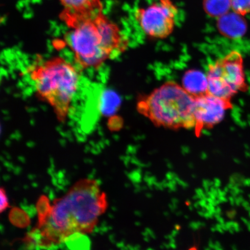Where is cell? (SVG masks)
I'll return each instance as SVG.
<instances>
[{
    "instance_id": "74e56055",
    "label": "cell",
    "mask_w": 250,
    "mask_h": 250,
    "mask_svg": "<svg viewBox=\"0 0 250 250\" xmlns=\"http://www.w3.org/2000/svg\"><path fill=\"white\" fill-rule=\"evenodd\" d=\"M245 209L247 211L250 212V206H249L248 207H247L246 208H245Z\"/></svg>"
},
{
    "instance_id": "836d02e7",
    "label": "cell",
    "mask_w": 250,
    "mask_h": 250,
    "mask_svg": "<svg viewBox=\"0 0 250 250\" xmlns=\"http://www.w3.org/2000/svg\"><path fill=\"white\" fill-rule=\"evenodd\" d=\"M224 191L226 192H229V188H228V187H225L224 188Z\"/></svg>"
},
{
    "instance_id": "5bb4252c",
    "label": "cell",
    "mask_w": 250,
    "mask_h": 250,
    "mask_svg": "<svg viewBox=\"0 0 250 250\" xmlns=\"http://www.w3.org/2000/svg\"><path fill=\"white\" fill-rule=\"evenodd\" d=\"M9 207V203L5 190L0 187V214Z\"/></svg>"
},
{
    "instance_id": "484cf974",
    "label": "cell",
    "mask_w": 250,
    "mask_h": 250,
    "mask_svg": "<svg viewBox=\"0 0 250 250\" xmlns=\"http://www.w3.org/2000/svg\"><path fill=\"white\" fill-rule=\"evenodd\" d=\"M215 187H219L221 185V181L219 179H215Z\"/></svg>"
},
{
    "instance_id": "f546056e",
    "label": "cell",
    "mask_w": 250,
    "mask_h": 250,
    "mask_svg": "<svg viewBox=\"0 0 250 250\" xmlns=\"http://www.w3.org/2000/svg\"><path fill=\"white\" fill-rule=\"evenodd\" d=\"M233 161L237 164H241V162H240V161L239 160V159L234 158L233 159Z\"/></svg>"
},
{
    "instance_id": "9a60e30c",
    "label": "cell",
    "mask_w": 250,
    "mask_h": 250,
    "mask_svg": "<svg viewBox=\"0 0 250 250\" xmlns=\"http://www.w3.org/2000/svg\"><path fill=\"white\" fill-rule=\"evenodd\" d=\"M227 216L229 218H233L236 215V211L233 209V210L227 212Z\"/></svg>"
},
{
    "instance_id": "6da1fadb",
    "label": "cell",
    "mask_w": 250,
    "mask_h": 250,
    "mask_svg": "<svg viewBox=\"0 0 250 250\" xmlns=\"http://www.w3.org/2000/svg\"><path fill=\"white\" fill-rule=\"evenodd\" d=\"M107 196L95 180L77 181L64 196L56 199L44 217L24 237L28 248L51 249L75 236L93 232L108 208Z\"/></svg>"
},
{
    "instance_id": "f35d334b",
    "label": "cell",
    "mask_w": 250,
    "mask_h": 250,
    "mask_svg": "<svg viewBox=\"0 0 250 250\" xmlns=\"http://www.w3.org/2000/svg\"><path fill=\"white\" fill-rule=\"evenodd\" d=\"M247 226H248V230L250 231V223L248 224V225H247Z\"/></svg>"
},
{
    "instance_id": "d6a6232c",
    "label": "cell",
    "mask_w": 250,
    "mask_h": 250,
    "mask_svg": "<svg viewBox=\"0 0 250 250\" xmlns=\"http://www.w3.org/2000/svg\"><path fill=\"white\" fill-rule=\"evenodd\" d=\"M245 156L247 158H250V152L248 151L245 152Z\"/></svg>"
},
{
    "instance_id": "8d00e7d4",
    "label": "cell",
    "mask_w": 250,
    "mask_h": 250,
    "mask_svg": "<svg viewBox=\"0 0 250 250\" xmlns=\"http://www.w3.org/2000/svg\"><path fill=\"white\" fill-rule=\"evenodd\" d=\"M232 249L233 250H237V246L236 245H233L232 246Z\"/></svg>"
},
{
    "instance_id": "3957f363",
    "label": "cell",
    "mask_w": 250,
    "mask_h": 250,
    "mask_svg": "<svg viewBox=\"0 0 250 250\" xmlns=\"http://www.w3.org/2000/svg\"><path fill=\"white\" fill-rule=\"evenodd\" d=\"M29 74L37 97L48 103L61 123L66 121L80 74L76 67L60 56H55L31 65Z\"/></svg>"
},
{
    "instance_id": "d6986e66",
    "label": "cell",
    "mask_w": 250,
    "mask_h": 250,
    "mask_svg": "<svg viewBox=\"0 0 250 250\" xmlns=\"http://www.w3.org/2000/svg\"><path fill=\"white\" fill-rule=\"evenodd\" d=\"M226 224L228 230L230 229V228H233V221L228 222V223H227Z\"/></svg>"
},
{
    "instance_id": "2e32d148",
    "label": "cell",
    "mask_w": 250,
    "mask_h": 250,
    "mask_svg": "<svg viewBox=\"0 0 250 250\" xmlns=\"http://www.w3.org/2000/svg\"><path fill=\"white\" fill-rule=\"evenodd\" d=\"M233 228L236 232H239L240 230H241V229H240L239 224L236 223V222H233Z\"/></svg>"
},
{
    "instance_id": "5b68a950",
    "label": "cell",
    "mask_w": 250,
    "mask_h": 250,
    "mask_svg": "<svg viewBox=\"0 0 250 250\" xmlns=\"http://www.w3.org/2000/svg\"><path fill=\"white\" fill-rule=\"evenodd\" d=\"M208 93L226 101L248 89L246 82L242 56L232 51L208 65L207 73Z\"/></svg>"
},
{
    "instance_id": "ba28073f",
    "label": "cell",
    "mask_w": 250,
    "mask_h": 250,
    "mask_svg": "<svg viewBox=\"0 0 250 250\" xmlns=\"http://www.w3.org/2000/svg\"><path fill=\"white\" fill-rule=\"evenodd\" d=\"M60 1L64 7L61 14V20L69 28L103 11V5L100 0Z\"/></svg>"
},
{
    "instance_id": "b9f144b4",
    "label": "cell",
    "mask_w": 250,
    "mask_h": 250,
    "mask_svg": "<svg viewBox=\"0 0 250 250\" xmlns=\"http://www.w3.org/2000/svg\"><path fill=\"white\" fill-rule=\"evenodd\" d=\"M249 216L250 217V212H249Z\"/></svg>"
},
{
    "instance_id": "ac0fdd59",
    "label": "cell",
    "mask_w": 250,
    "mask_h": 250,
    "mask_svg": "<svg viewBox=\"0 0 250 250\" xmlns=\"http://www.w3.org/2000/svg\"><path fill=\"white\" fill-rule=\"evenodd\" d=\"M243 186L247 187H250V179H247L243 181Z\"/></svg>"
},
{
    "instance_id": "52a82bcc",
    "label": "cell",
    "mask_w": 250,
    "mask_h": 250,
    "mask_svg": "<svg viewBox=\"0 0 250 250\" xmlns=\"http://www.w3.org/2000/svg\"><path fill=\"white\" fill-rule=\"evenodd\" d=\"M194 117L196 135L213 127L223 120L228 109L232 107L230 101L208 95L195 98Z\"/></svg>"
},
{
    "instance_id": "cb8c5ba5",
    "label": "cell",
    "mask_w": 250,
    "mask_h": 250,
    "mask_svg": "<svg viewBox=\"0 0 250 250\" xmlns=\"http://www.w3.org/2000/svg\"><path fill=\"white\" fill-rule=\"evenodd\" d=\"M242 204V202L241 201H240V200L238 198H235V205L237 206H239L240 205H241Z\"/></svg>"
},
{
    "instance_id": "f1b7e54d",
    "label": "cell",
    "mask_w": 250,
    "mask_h": 250,
    "mask_svg": "<svg viewBox=\"0 0 250 250\" xmlns=\"http://www.w3.org/2000/svg\"><path fill=\"white\" fill-rule=\"evenodd\" d=\"M221 227H222V228H223V229L224 231L228 230V228L227 227V226H226V224H221Z\"/></svg>"
},
{
    "instance_id": "60d3db41",
    "label": "cell",
    "mask_w": 250,
    "mask_h": 250,
    "mask_svg": "<svg viewBox=\"0 0 250 250\" xmlns=\"http://www.w3.org/2000/svg\"><path fill=\"white\" fill-rule=\"evenodd\" d=\"M249 199L250 200V195H249Z\"/></svg>"
},
{
    "instance_id": "d4e9b609",
    "label": "cell",
    "mask_w": 250,
    "mask_h": 250,
    "mask_svg": "<svg viewBox=\"0 0 250 250\" xmlns=\"http://www.w3.org/2000/svg\"><path fill=\"white\" fill-rule=\"evenodd\" d=\"M229 183H232L233 184H234L236 183V180L234 179V178L232 176H231L229 177Z\"/></svg>"
},
{
    "instance_id": "8992f818",
    "label": "cell",
    "mask_w": 250,
    "mask_h": 250,
    "mask_svg": "<svg viewBox=\"0 0 250 250\" xmlns=\"http://www.w3.org/2000/svg\"><path fill=\"white\" fill-rule=\"evenodd\" d=\"M177 13L171 0H158L147 7L137 8L134 17L146 36L164 39L173 33Z\"/></svg>"
},
{
    "instance_id": "7a4b0ae2",
    "label": "cell",
    "mask_w": 250,
    "mask_h": 250,
    "mask_svg": "<svg viewBox=\"0 0 250 250\" xmlns=\"http://www.w3.org/2000/svg\"><path fill=\"white\" fill-rule=\"evenodd\" d=\"M64 39L81 69L98 68L112 56L125 51L128 45L120 28L103 11L70 28Z\"/></svg>"
},
{
    "instance_id": "277c9868",
    "label": "cell",
    "mask_w": 250,
    "mask_h": 250,
    "mask_svg": "<svg viewBox=\"0 0 250 250\" xmlns=\"http://www.w3.org/2000/svg\"><path fill=\"white\" fill-rule=\"evenodd\" d=\"M195 103L183 86L169 81L141 99L137 109L156 126L189 129L195 126Z\"/></svg>"
},
{
    "instance_id": "30bf717a",
    "label": "cell",
    "mask_w": 250,
    "mask_h": 250,
    "mask_svg": "<svg viewBox=\"0 0 250 250\" xmlns=\"http://www.w3.org/2000/svg\"><path fill=\"white\" fill-rule=\"evenodd\" d=\"M182 86L194 98L208 94L207 75L197 70H189L183 77Z\"/></svg>"
},
{
    "instance_id": "1f68e13d",
    "label": "cell",
    "mask_w": 250,
    "mask_h": 250,
    "mask_svg": "<svg viewBox=\"0 0 250 250\" xmlns=\"http://www.w3.org/2000/svg\"><path fill=\"white\" fill-rule=\"evenodd\" d=\"M228 230H229V233L231 234H233L234 232H235L233 229V228H230V229Z\"/></svg>"
},
{
    "instance_id": "ffe728a7",
    "label": "cell",
    "mask_w": 250,
    "mask_h": 250,
    "mask_svg": "<svg viewBox=\"0 0 250 250\" xmlns=\"http://www.w3.org/2000/svg\"><path fill=\"white\" fill-rule=\"evenodd\" d=\"M219 200L221 202H227L228 201V199L226 198V196H219Z\"/></svg>"
},
{
    "instance_id": "4fadbf2b",
    "label": "cell",
    "mask_w": 250,
    "mask_h": 250,
    "mask_svg": "<svg viewBox=\"0 0 250 250\" xmlns=\"http://www.w3.org/2000/svg\"><path fill=\"white\" fill-rule=\"evenodd\" d=\"M27 215L24 213L20 209H14L11 212L10 219L11 222L19 227H24L29 223Z\"/></svg>"
},
{
    "instance_id": "e575fe53",
    "label": "cell",
    "mask_w": 250,
    "mask_h": 250,
    "mask_svg": "<svg viewBox=\"0 0 250 250\" xmlns=\"http://www.w3.org/2000/svg\"><path fill=\"white\" fill-rule=\"evenodd\" d=\"M221 210L220 208H217L216 210V213L221 214Z\"/></svg>"
},
{
    "instance_id": "e0dca14e",
    "label": "cell",
    "mask_w": 250,
    "mask_h": 250,
    "mask_svg": "<svg viewBox=\"0 0 250 250\" xmlns=\"http://www.w3.org/2000/svg\"><path fill=\"white\" fill-rule=\"evenodd\" d=\"M228 199H229L231 205L234 206L235 205V198H234L233 196H231L229 197Z\"/></svg>"
},
{
    "instance_id": "ab89813d",
    "label": "cell",
    "mask_w": 250,
    "mask_h": 250,
    "mask_svg": "<svg viewBox=\"0 0 250 250\" xmlns=\"http://www.w3.org/2000/svg\"><path fill=\"white\" fill-rule=\"evenodd\" d=\"M0 134H1V126H0Z\"/></svg>"
},
{
    "instance_id": "603a6c76",
    "label": "cell",
    "mask_w": 250,
    "mask_h": 250,
    "mask_svg": "<svg viewBox=\"0 0 250 250\" xmlns=\"http://www.w3.org/2000/svg\"><path fill=\"white\" fill-rule=\"evenodd\" d=\"M217 229L218 231V232H220V233H224V230L223 229V228H222L221 224V225H217Z\"/></svg>"
},
{
    "instance_id": "44dd1931",
    "label": "cell",
    "mask_w": 250,
    "mask_h": 250,
    "mask_svg": "<svg viewBox=\"0 0 250 250\" xmlns=\"http://www.w3.org/2000/svg\"><path fill=\"white\" fill-rule=\"evenodd\" d=\"M230 193L231 195H232L234 198H236L237 196H238V195H237L235 191H234V190L233 189H231L230 190Z\"/></svg>"
},
{
    "instance_id": "7402d4cb",
    "label": "cell",
    "mask_w": 250,
    "mask_h": 250,
    "mask_svg": "<svg viewBox=\"0 0 250 250\" xmlns=\"http://www.w3.org/2000/svg\"><path fill=\"white\" fill-rule=\"evenodd\" d=\"M242 205L244 208H246L247 207H248L249 206H250V203L248 201H244L242 203Z\"/></svg>"
},
{
    "instance_id": "9c48e42d",
    "label": "cell",
    "mask_w": 250,
    "mask_h": 250,
    "mask_svg": "<svg viewBox=\"0 0 250 250\" xmlns=\"http://www.w3.org/2000/svg\"><path fill=\"white\" fill-rule=\"evenodd\" d=\"M217 29L222 35L230 39H238L245 35L248 26L243 16L229 12L218 18Z\"/></svg>"
},
{
    "instance_id": "83f0119b",
    "label": "cell",
    "mask_w": 250,
    "mask_h": 250,
    "mask_svg": "<svg viewBox=\"0 0 250 250\" xmlns=\"http://www.w3.org/2000/svg\"><path fill=\"white\" fill-rule=\"evenodd\" d=\"M217 220L220 222L221 224H225V221L223 218H221V217H218L217 218Z\"/></svg>"
},
{
    "instance_id": "7c38bea8",
    "label": "cell",
    "mask_w": 250,
    "mask_h": 250,
    "mask_svg": "<svg viewBox=\"0 0 250 250\" xmlns=\"http://www.w3.org/2000/svg\"><path fill=\"white\" fill-rule=\"evenodd\" d=\"M231 8L236 13L245 16L250 13V0H230Z\"/></svg>"
},
{
    "instance_id": "d590c367",
    "label": "cell",
    "mask_w": 250,
    "mask_h": 250,
    "mask_svg": "<svg viewBox=\"0 0 250 250\" xmlns=\"http://www.w3.org/2000/svg\"><path fill=\"white\" fill-rule=\"evenodd\" d=\"M245 146V147L247 150L250 149V146L248 145H247V144H245V146Z\"/></svg>"
},
{
    "instance_id": "8fae6325",
    "label": "cell",
    "mask_w": 250,
    "mask_h": 250,
    "mask_svg": "<svg viewBox=\"0 0 250 250\" xmlns=\"http://www.w3.org/2000/svg\"><path fill=\"white\" fill-rule=\"evenodd\" d=\"M203 9L210 17L219 18L229 12L230 0H203Z\"/></svg>"
},
{
    "instance_id": "4dcf8cb0",
    "label": "cell",
    "mask_w": 250,
    "mask_h": 250,
    "mask_svg": "<svg viewBox=\"0 0 250 250\" xmlns=\"http://www.w3.org/2000/svg\"><path fill=\"white\" fill-rule=\"evenodd\" d=\"M233 186H234V184L232 183H230L228 184V185L227 186V187L228 188H229V189H232Z\"/></svg>"
},
{
    "instance_id": "4316f807",
    "label": "cell",
    "mask_w": 250,
    "mask_h": 250,
    "mask_svg": "<svg viewBox=\"0 0 250 250\" xmlns=\"http://www.w3.org/2000/svg\"><path fill=\"white\" fill-rule=\"evenodd\" d=\"M241 220L244 224L248 225L250 223V222L246 218L242 217Z\"/></svg>"
}]
</instances>
